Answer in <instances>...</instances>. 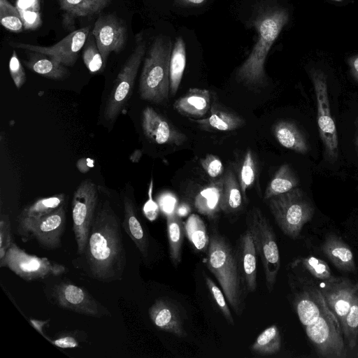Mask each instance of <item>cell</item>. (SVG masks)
I'll use <instances>...</instances> for the list:
<instances>
[{"mask_svg": "<svg viewBox=\"0 0 358 358\" xmlns=\"http://www.w3.org/2000/svg\"><path fill=\"white\" fill-rule=\"evenodd\" d=\"M121 227L109 201H99L86 246L72 261L73 266L101 282L122 280L127 257Z\"/></svg>", "mask_w": 358, "mask_h": 358, "instance_id": "6da1fadb", "label": "cell"}, {"mask_svg": "<svg viewBox=\"0 0 358 358\" xmlns=\"http://www.w3.org/2000/svg\"><path fill=\"white\" fill-rule=\"evenodd\" d=\"M288 20L287 11L282 8L268 6L257 10L252 23L257 31L258 38L247 59L236 71V76L239 82L254 88L266 84V57Z\"/></svg>", "mask_w": 358, "mask_h": 358, "instance_id": "7a4b0ae2", "label": "cell"}, {"mask_svg": "<svg viewBox=\"0 0 358 358\" xmlns=\"http://www.w3.org/2000/svg\"><path fill=\"white\" fill-rule=\"evenodd\" d=\"M206 265L216 278L234 313L241 315L244 310L245 291L238 266L236 250L229 241L213 229L209 236Z\"/></svg>", "mask_w": 358, "mask_h": 358, "instance_id": "3957f363", "label": "cell"}, {"mask_svg": "<svg viewBox=\"0 0 358 358\" xmlns=\"http://www.w3.org/2000/svg\"><path fill=\"white\" fill-rule=\"evenodd\" d=\"M172 43L169 36H156L151 43L139 80L138 93L145 101L161 103L170 92V59Z\"/></svg>", "mask_w": 358, "mask_h": 358, "instance_id": "277c9868", "label": "cell"}, {"mask_svg": "<svg viewBox=\"0 0 358 358\" xmlns=\"http://www.w3.org/2000/svg\"><path fill=\"white\" fill-rule=\"evenodd\" d=\"M267 201L278 226L285 235L292 239L300 236L303 226L312 220L315 213L313 203L297 187Z\"/></svg>", "mask_w": 358, "mask_h": 358, "instance_id": "5b68a950", "label": "cell"}, {"mask_svg": "<svg viewBox=\"0 0 358 358\" xmlns=\"http://www.w3.org/2000/svg\"><path fill=\"white\" fill-rule=\"evenodd\" d=\"M246 225L252 234L257 255L262 263L266 285L268 291L272 292L280 267L274 231L268 218L257 207H253L248 212Z\"/></svg>", "mask_w": 358, "mask_h": 358, "instance_id": "8992f818", "label": "cell"}, {"mask_svg": "<svg viewBox=\"0 0 358 358\" xmlns=\"http://www.w3.org/2000/svg\"><path fill=\"white\" fill-rule=\"evenodd\" d=\"M146 52V42L142 33L135 36V46L118 73L108 95L103 117L113 122L120 115L131 97L136 78Z\"/></svg>", "mask_w": 358, "mask_h": 358, "instance_id": "52a82bcc", "label": "cell"}, {"mask_svg": "<svg viewBox=\"0 0 358 358\" xmlns=\"http://www.w3.org/2000/svg\"><path fill=\"white\" fill-rule=\"evenodd\" d=\"M16 231L23 242L34 240L43 249L61 247L66 224L64 204L54 212L38 217H17Z\"/></svg>", "mask_w": 358, "mask_h": 358, "instance_id": "ba28073f", "label": "cell"}, {"mask_svg": "<svg viewBox=\"0 0 358 358\" xmlns=\"http://www.w3.org/2000/svg\"><path fill=\"white\" fill-rule=\"evenodd\" d=\"M305 332L317 356L323 358H345L346 346L341 325L327 310L313 324L304 327Z\"/></svg>", "mask_w": 358, "mask_h": 358, "instance_id": "9c48e42d", "label": "cell"}, {"mask_svg": "<svg viewBox=\"0 0 358 358\" xmlns=\"http://www.w3.org/2000/svg\"><path fill=\"white\" fill-rule=\"evenodd\" d=\"M0 267H6L25 281L44 280L59 276L68 269L61 264L46 257L27 253L14 242L0 260Z\"/></svg>", "mask_w": 358, "mask_h": 358, "instance_id": "30bf717a", "label": "cell"}, {"mask_svg": "<svg viewBox=\"0 0 358 358\" xmlns=\"http://www.w3.org/2000/svg\"><path fill=\"white\" fill-rule=\"evenodd\" d=\"M292 303L303 327L315 322L329 310L317 282L309 275H289Z\"/></svg>", "mask_w": 358, "mask_h": 358, "instance_id": "8fae6325", "label": "cell"}, {"mask_svg": "<svg viewBox=\"0 0 358 358\" xmlns=\"http://www.w3.org/2000/svg\"><path fill=\"white\" fill-rule=\"evenodd\" d=\"M45 294L49 301L64 310L96 318L111 315L85 288L69 281L55 284Z\"/></svg>", "mask_w": 358, "mask_h": 358, "instance_id": "7c38bea8", "label": "cell"}, {"mask_svg": "<svg viewBox=\"0 0 358 358\" xmlns=\"http://www.w3.org/2000/svg\"><path fill=\"white\" fill-rule=\"evenodd\" d=\"M310 78L316 97L317 122L324 159L334 163L338 157V139L336 126L331 113L327 78L323 72L318 70H312Z\"/></svg>", "mask_w": 358, "mask_h": 358, "instance_id": "4fadbf2b", "label": "cell"}, {"mask_svg": "<svg viewBox=\"0 0 358 358\" xmlns=\"http://www.w3.org/2000/svg\"><path fill=\"white\" fill-rule=\"evenodd\" d=\"M98 202L96 185L91 179L83 180L74 192L71 206L78 255L86 246Z\"/></svg>", "mask_w": 358, "mask_h": 358, "instance_id": "5bb4252c", "label": "cell"}, {"mask_svg": "<svg viewBox=\"0 0 358 358\" xmlns=\"http://www.w3.org/2000/svg\"><path fill=\"white\" fill-rule=\"evenodd\" d=\"M87 26L71 31L58 43L50 46H42L30 43L9 41L10 46L25 51H34L45 54L66 66H73L78 59L91 31Z\"/></svg>", "mask_w": 358, "mask_h": 358, "instance_id": "9a60e30c", "label": "cell"}, {"mask_svg": "<svg viewBox=\"0 0 358 358\" xmlns=\"http://www.w3.org/2000/svg\"><path fill=\"white\" fill-rule=\"evenodd\" d=\"M91 31L106 67L110 53H120L125 48L128 35L125 23L114 14H106L98 17Z\"/></svg>", "mask_w": 358, "mask_h": 358, "instance_id": "2e32d148", "label": "cell"}, {"mask_svg": "<svg viewBox=\"0 0 358 358\" xmlns=\"http://www.w3.org/2000/svg\"><path fill=\"white\" fill-rule=\"evenodd\" d=\"M317 284L329 308L339 321L343 333L357 283L347 278L335 276L331 280L320 281Z\"/></svg>", "mask_w": 358, "mask_h": 358, "instance_id": "e0dca14e", "label": "cell"}, {"mask_svg": "<svg viewBox=\"0 0 358 358\" xmlns=\"http://www.w3.org/2000/svg\"><path fill=\"white\" fill-rule=\"evenodd\" d=\"M141 126L145 136L152 142L159 144L181 145L187 136L152 107H146L142 113Z\"/></svg>", "mask_w": 358, "mask_h": 358, "instance_id": "ac0fdd59", "label": "cell"}, {"mask_svg": "<svg viewBox=\"0 0 358 358\" xmlns=\"http://www.w3.org/2000/svg\"><path fill=\"white\" fill-rule=\"evenodd\" d=\"M238 266L245 292L252 293L257 289V251L250 231L240 236L236 250Z\"/></svg>", "mask_w": 358, "mask_h": 358, "instance_id": "d6986e66", "label": "cell"}, {"mask_svg": "<svg viewBox=\"0 0 358 358\" xmlns=\"http://www.w3.org/2000/svg\"><path fill=\"white\" fill-rule=\"evenodd\" d=\"M123 206L122 227L138 248L143 260L147 262L150 258V239L148 230L137 215L134 201L127 195L123 198Z\"/></svg>", "mask_w": 358, "mask_h": 358, "instance_id": "ffe728a7", "label": "cell"}, {"mask_svg": "<svg viewBox=\"0 0 358 358\" xmlns=\"http://www.w3.org/2000/svg\"><path fill=\"white\" fill-rule=\"evenodd\" d=\"M62 10V24L69 31L75 29L77 18L90 17L99 14L112 0H58Z\"/></svg>", "mask_w": 358, "mask_h": 358, "instance_id": "44dd1931", "label": "cell"}, {"mask_svg": "<svg viewBox=\"0 0 358 358\" xmlns=\"http://www.w3.org/2000/svg\"><path fill=\"white\" fill-rule=\"evenodd\" d=\"M150 318L158 329L171 333L178 337H185L184 324L177 307L170 301L157 299L150 307Z\"/></svg>", "mask_w": 358, "mask_h": 358, "instance_id": "7402d4cb", "label": "cell"}, {"mask_svg": "<svg viewBox=\"0 0 358 358\" xmlns=\"http://www.w3.org/2000/svg\"><path fill=\"white\" fill-rule=\"evenodd\" d=\"M324 255L339 270L354 272L356 265L354 255L350 246L337 234H327L321 245Z\"/></svg>", "mask_w": 358, "mask_h": 358, "instance_id": "603a6c76", "label": "cell"}, {"mask_svg": "<svg viewBox=\"0 0 358 358\" xmlns=\"http://www.w3.org/2000/svg\"><path fill=\"white\" fill-rule=\"evenodd\" d=\"M211 106V94L209 90L191 88L174 102L173 108L182 115L201 117L210 110Z\"/></svg>", "mask_w": 358, "mask_h": 358, "instance_id": "cb8c5ba5", "label": "cell"}, {"mask_svg": "<svg viewBox=\"0 0 358 358\" xmlns=\"http://www.w3.org/2000/svg\"><path fill=\"white\" fill-rule=\"evenodd\" d=\"M194 122L207 131H231L241 127L245 120L235 113L223 108L215 101L212 103L210 115Z\"/></svg>", "mask_w": 358, "mask_h": 358, "instance_id": "d4e9b609", "label": "cell"}, {"mask_svg": "<svg viewBox=\"0 0 358 358\" xmlns=\"http://www.w3.org/2000/svg\"><path fill=\"white\" fill-rule=\"evenodd\" d=\"M23 62L32 71L50 79L63 80L70 75L67 66L41 52L28 51L27 59Z\"/></svg>", "mask_w": 358, "mask_h": 358, "instance_id": "484cf974", "label": "cell"}, {"mask_svg": "<svg viewBox=\"0 0 358 358\" xmlns=\"http://www.w3.org/2000/svg\"><path fill=\"white\" fill-rule=\"evenodd\" d=\"M273 134L285 148L305 155L308 152V142L298 126L291 121H279L273 127Z\"/></svg>", "mask_w": 358, "mask_h": 358, "instance_id": "4316f807", "label": "cell"}, {"mask_svg": "<svg viewBox=\"0 0 358 358\" xmlns=\"http://www.w3.org/2000/svg\"><path fill=\"white\" fill-rule=\"evenodd\" d=\"M222 187L223 177L200 190L194 201L196 209L209 217H215L220 210Z\"/></svg>", "mask_w": 358, "mask_h": 358, "instance_id": "83f0119b", "label": "cell"}, {"mask_svg": "<svg viewBox=\"0 0 358 358\" xmlns=\"http://www.w3.org/2000/svg\"><path fill=\"white\" fill-rule=\"evenodd\" d=\"M242 194L239 182L234 172L229 170L223 176L220 210L227 214L238 212L243 205Z\"/></svg>", "mask_w": 358, "mask_h": 358, "instance_id": "f1b7e54d", "label": "cell"}, {"mask_svg": "<svg viewBox=\"0 0 358 358\" xmlns=\"http://www.w3.org/2000/svg\"><path fill=\"white\" fill-rule=\"evenodd\" d=\"M167 236L169 241V257L173 265L176 268L181 262L182 247L185 234V224L176 213L166 217Z\"/></svg>", "mask_w": 358, "mask_h": 358, "instance_id": "f546056e", "label": "cell"}, {"mask_svg": "<svg viewBox=\"0 0 358 358\" xmlns=\"http://www.w3.org/2000/svg\"><path fill=\"white\" fill-rule=\"evenodd\" d=\"M299 178L295 172L288 164L280 166L268 183L264 198L266 200L285 193L299 185Z\"/></svg>", "mask_w": 358, "mask_h": 358, "instance_id": "4dcf8cb0", "label": "cell"}, {"mask_svg": "<svg viewBox=\"0 0 358 358\" xmlns=\"http://www.w3.org/2000/svg\"><path fill=\"white\" fill-rule=\"evenodd\" d=\"M186 66V49L182 37L176 38L170 59V92L175 95L180 85Z\"/></svg>", "mask_w": 358, "mask_h": 358, "instance_id": "1f68e13d", "label": "cell"}, {"mask_svg": "<svg viewBox=\"0 0 358 358\" xmlns=\"http://www.w3.org/2000/svg\"><path fill=\"white\" fill-rule=\"evenodd\" d=\"M281 348V337L275 324L265 329L251 345L252 351L259 355H272Z\"/></svg>", "mask_w": 358, "mask_h": 358, "instance_id": "d6a6232c", "label": "cell"}, {"mask_svg": "<svg viewBox=\"0 0 358 358\" xmlns=\"http://www.w3.org/2000/svg\"><path fill=\"white\" fill-rule=\"evenodd\" d=\"M185 231L187 238L199 251H206L209 236L203 220L196 214L190 215L185 224Z\"/></svg>", "mask_w": 358, "mask_h": 358, "instance_id": "836d02e7", "label": "cell"}, {"mask_svg": "<svg viewBox=\"0 0 358 358\" xmlns=\"http://www.w3.org/2000/svg\"><path fill=\"white\" fill-rule=\"evenodd\" d=\"M65 199L64 194H58L52 196L39 199L24 208L19 216L38 217L50 214L64 205Z\"/></svg>", "mask_w": 358, "mask_h": 358, "instance_id": "e575fe53", "label": "cell"}, {"mask_svg": "<svg viewBox=\"0 0 358 358\" xmlns=\"http://www.w3.org/2000/svg\"><path fill=\"white\" fill-rule=\"evenodd\" d=\"M294 262L301 266L302 268L317 282L331 280L335 277L329 265L324 261L314 256L301 257Z\"/></svg>", "mask_w": 358, "mask_h": 358, "instance_id": "d590c367", "label": "cell"}, {"mask_svg": "<svg viewBox=\"0 0 358 358\" xmlns=\"http://www.w3.org/2000/svg\"><path fill=\"white\" fill-rule=\"evenodd\" d=\"M343 336L348 349L352 351L355 348L358 337V282L346 317Z\"/></svg>", "mask_w": 358, "mask_h": 358, "instance_id": "8d00e7d4", "label": "cell"}, {"mask_svg": "<svg viewBox=\"0 0 358 358\" xmlns=\"http://www.w3.org/2000/svg\"><path fill=\"white\" fill-rule=\"evenodd\" d=\"M82 57L85 65L92 73L102 71L105 68L102 55L92 31L83 48Z\"/></svg>", "mask_w": 358, "mask_h": 358, "instance_id": "74e56055", "label": "cell"}, {"mask_svg": "<svg viewBox=\"0 0 358 358\" xmlns=\"http://www.w3.org/2000/svg\"><path fill=\"white\" fill-rule=\"evenodd\" d=\"M0 22L11 32L20 33L24 29L20 11L8 0H0Z\"/></svg>", "mask_w": 358, "mask_h": 358, "instance_id": "f35d334b", "label": "cell"}, {"mask_svg": "<svg viewBox=\"0 0 358 358\" xmlns=\"http://www.w3.org/2000/svg\"><path fill=\"white\" fill-rule=\"evenodd\" d=\"M256 173L257 169L255 157L252 150L248 149L244 156L238 180L242 194L245 198L247 189L250 188L255 181Z\"/></svg>", "mask_w": 358, "mask_h": 358, "instance_id": "ab89813d", "label": "cell"}, {"mask_svg": "<svg viewBox=\"0 0 358 358\" xmlns=\"http://www.w3.org/2000/svg\"><path fill=\"white\" fill-rule=\"evenodd\" d=\"M87 334L81 330L63 331L57 333L54 338L48 341L59 348H81V344L86 342Z\"/></svg>", "mask_w": 358, "mask_h": 358, "instance_id": "60d3db41", "label": "cell"}, {"mask_svg": "<svg viewBox=\"0 0 358 358\" xmlns=\"http://www.w3.org/2000/svg\"><path fill=\"white\" fill-rule=\"evenodd\" d=\"M206 283L213 299L220 308V311L222 313L227 321L231 325H234V318L227 304L228 301L223 291L220 289L217 285H216V284L211 278L207 276L206 277Z\"/></svg>", "mask_w": 358, "mask_h": 358, "instance_id": "b9f144b4", "label": "cell"}, {"mask_svg": "<svg viewBox=\"0 0 358 358\" xmlns=\"http://www.w3.org/2000/svg\"><path fill=\"white\" fill-rule=\"evenodd\" d=\"M13 243L9 216L6 214H1L0 217V260L3 259Z\"/></svg>", "mask_w": 358, "mask_h": 358, "instance_id": "7bdbcfd3", "label": "cell"}, {"mask_svg": "<svg viewBox=\"0 0 358 358\" xmlns=\"http://www.w3.org/2000/svg\"><path fill=\"white\" fill-rule=\"evenodd\" d=\"M9 71L17 88H20L26 81L24 69L14 50L9 61Z\"/></svg>", "mask_w": 358, "mask_h": 358, "instance_id": "ee69618b", "label": "cell"}, {"mask_svg": "<svg viewBox=\"0 0 358 358\" xmlns=\"http://www.w3.org/2000/svg\"><path fill=\"white\" fill-rule=\"evenodd\" d=\"M201 165L211 178H216L223 172L222 161L215 155L209 154L200 160Z\"/></svg>", "mask_w": 358, "mask_h": 358, "instance_id": "f6af8a7d", "label": "cell"}, {"mask_svg": "<svg viewBox=\"0 0 358 358\" xmlns=\"http://www.w3.org/2000/svg\"><path fill=\"white\" fill-rule=\"evenodd\" d=\"M24 25V29L36 30L42 24L40 11L20 12Z\"/></svg>", "mask_w": 358, "mask_h": 358, "instance_id": "bcb514c9", "label": "cell"}, {"mask_svg": "<svg viewBox=\"0 0 358 358\" xmlns=\"http://www.w3.org/2000/svg\"><path fill=\"white\" fill-rule=\"evenodd\" d=\"M152 181L151 180L149 189V199L144 204L143 210L145 216L150 220L154 221L159 213V207L152 198Z\"/></svg>", "mask_w": 358, "mask_h": 358, "instance_id": "7dc6e473", "label": "cell"}, {"mask_svg": "<svg viewBox=\"0 0 358 358\" xmlns=\"http://www.w3.org/2000/svg\"><path fill=\"white\" fill-rule=\"evenodd\" d=\"M16 7L21 11H40L39 0H17Z\"/></svg>", "mask_w": 358, "mask_h": 358, "instance_id": "c3c4849f", "label": "cell"}, {"mask_svg": "<svg viewBox=\"0 0 358 358\" xmlns=\"http://www.w3.org/2000/svg\"><path fill=\"white\" fill-rule=\"evenodd\" d=\"M161 201L164 211H166L168 214L174 213L173 211L176 207L177 199L172 194H164L161 199Z\"/></svg>", "mask_w": 358, "mask_h": 358, "instance_id": "681fc988", "label": "cell"}, {"mask_svg": "<svg viewBox=\"0 0 358 358\" xmlns=\"http://www.w3.org/2000/svg\"><path fill=\"white\" fill-rule=\"evenodd\" d=\"M29 322L31 325L38 332L40 333L44 338L47 340L49 337L47 336L45 334H44L45 327L48 325L50 322V320H41L36 319H29Z\"/></svg>", "mask_w": 358, "mask_h": 358, "instance_id": "f907efd6", "label": "cell"}, {"mask_svg": "<svg viewBox=\"0 0 358 358\" xmlns=\"http://www.w3.org/2000/svg\"><path fill=\"white\" fill-rule=\"evenodd\" d=\"M207 0H175L173 5L178 7L189 8L203 5Z\"/></svg>", "mask_w": 358, "mask_h": 358, "instance_id": "816d5d0a", "label": "cell"}, {"mask_svg": "<svg viewBox=\"0 0 358 358\" xmlns=\"http://www.w3.org/2000/svg\"><path fill=\"white\" fill-rule=\"evenodd\" d=\"M348 64L352 78L358 83V55L350 58Z\"/></svg>", "mask_w": 358, "mask_h": 358, "instance_id": "f5cc1de1", "label": "cell"}, {"mask_svg": "<svg viewBox=\"0 0 358 358\" xmlns=\"http://www.w3.org/2000/svg\"><path fill=\"white\" fill-rule=\"evenodd\" d=\"M189 209V206L187 204H182L178 208H176V213L178 215H185L187 213H188Z\"/></svg>", "mask_w": 358, "mask_h": 358, "instance_id": "db71d44e", "label": "cell"}, {"mask_svg": "<svg viewBox=\"0 0 358 358\" xmlns=\"http://www.w3.org/2000/svg\"><path fill=\"white\" fill-rule=\"evenodd\" d=\"M355 126H356V132H355V144L357 152L358 153V118L357 119V120L355 122Z\"/></svg>", "mask_w": 358, "mask_h": 358, "instance_id": "11a10c76", "label": "cell"}, {"mask_svg": "<svg viewBox=\"0 0 358 358\" xmlns=\"http://www.w3.org/2000/svg\"><path fill=\"white\" fill-rule=\"evenodd\" d=\"M352 351L355 352V355H353V357L358 358V337H357V341L355 348H354V350Z\"/></svg>", "mask_w": 358, "mask_h": 358, "instance_id": "9f6ffc18", "label": "cell"}, {"mask_svg": "<svg viewBox=\"0 0 358 358\" xmlns=\"http://www.w3.org/2000/svg\"><path fill=\"white\" fill-rule=\"evenodd\" d=\"M337 1H338V0H337Z\"/></svg>", "mask_w": 358, "mask_h": 358, "instance_id": "6f0895ef", "label": "cell"}]
</instances>
